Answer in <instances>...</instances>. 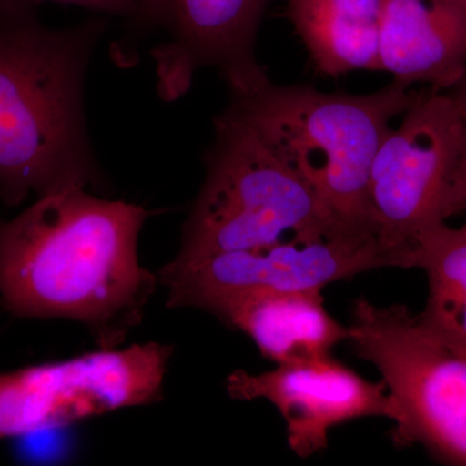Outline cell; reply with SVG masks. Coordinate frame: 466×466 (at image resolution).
Masks as SVG:
<instances>
[{"mask_svg": "<svg viewBox=\"0 0 466 466\" xmlns=\"http://www.w3.org/2000/svg\"><path fill=\"white\" fill-rule=\"evenodd\" d=\"M152 211L66 189L0 218V306L17 318H61L116 349L140 324L157 278L137 241Z\"/></svg>", "mask_w": 466, "mask_h": 466, "instance_id": "6da1fadb", "label": "cell"}, {"mask_svg": "<svg viewBox=\"0 0 466 466\" xmlns=\"http://www.w3.org/2000/svg\"><path fill=\"white\" fill-rule=\"evenodd\" d=\"M108 25L94 14L52 29L34 5H0V198L8 207L100 186L85 87Z\"/></svg>", "mask_w": 466, "mask_h": 466, "instance_id": "7a4b0ae2", "label": "cell"}, {"mask_svg": "<svg viewBox=\"0 0 466 466\" xmlns=\"http://www.w3.org/2000/svg\"><path fill=\"white\" fill-rule=\"evenodd\" d=\"M419 94L397 81L367 95L268 81L231 92L227 108L308 184L337 222L376 231L368 204L370 167L392 119Z\"/></svg>", "mask_w": 466, "mask_h": 466, "instance_id": "3957f363", "label": "cell"}, {"mask_svg": "<svg viewBox=\"0 0 466 466\" xmlns=\"http://www.w3.org/2000/svg\"><path fill=\"white\" fill-rule=\"evenodd\" d=\"M204 161L207 174L177 256L262 249L348 226L227 106L214 118Z\"/></svg>", "mask_w": 466, "mask_h": 466, "instance_id": "277c9868", "label": "cell"}, {"mask_svg": "<svg viewBox=\"0 0 466 466\" xmlns=\"http://www.w3.org/2000/svg\"><path fill=\"white\" fill-rule=\"evenodd\" d=\"M368 204L380 244L401 268L422 232L466 213V112L449 91H420L386 134Z\"/></svg>", "mask_w": 466, "mask_h": 466, "instance_id": "5b68a950", "label": "cell"}, {"mask_svg": "<svg viewBox=\"0 0 466 466\" xmlns=\"http://www.w3.org/2000/svg\"><path fill=\"white\" fill-rule=\"evenodd\" d=\"M349 341L381 373L398 407L392 441L421 444L438 461L466 466V357L438 341L403 305L358 299Z\"/></svg>", "mask_w": 466, "mask_h": 466, "instance_id": "8992f818", "label": "cell"}, {"mask_svg": "<svg viewBox=\"0 0 466 466\" xmlns=\"http://www.w3.org/2000/svg\"><path fill=\"white\" fill-rule=\"evenodd\" d=\"M171 352L148 342L0 373V440L153 403Z\"/></svg>", "mask_w": 466, "mask_h": 466, "instance_id": "52a82bcc", "label": "cell"}, {"mask_svg": "<svg viewBox=\"0 0 466 466\" xmlns=\"http://www.w3.org/2000/svg\"><path fill=\"white\" fill-rule=\"evenodd\" d=\"M380 267H394L372 229L339 226L312 238H293L262 249L182 257L162 267L168 308L204 309L235 291L324 289Z\"/></svg>", "mask_w": 466, "mask_h": 466, "instance_id": "ba28073f", "label": "cell"}, {"mask_svg": "<svg viewBox=\"0 0 466 466\" xmlns=\"http://www.w3.org/2000/svg\"><path fill=\"white\" fill-rule=\"evenodd\" d=\"M227 392L236 400L271 401L299 458L327 449L333 426L361 417H386L394 424L400 420V407L385 382L368 381L330 354L278 364L260 375L235 370L227 379Z\"/></svg>", "mask_w": 466, "mask_h": 466, "instance_id": "9c48e42d", "label": "cell"}, {"mask_svg": "<svg viewBox=\"0 0 466 466\" xmlns=\"http://www.w3.org/2000/svg\"><path fill=\"white\" fill-rule=\"evenodd\" d=\"M272 0H174L168 39L152 52L159 96L180 99L202 66L216 67L231 92L269 81L256 57L260 21Z\"/></svg>", "mask_w": 466, "mask_h": 466, "instance_id": "30bf717a", "label": "cell"}, {"mask_svg": "<svg viewBox=\"0 0 466 466\" xmlns=\"http://www.w3.org/2000/svg\"><path fill=\"white\" fill-rule=\"evenodd\" d=\"M380 70L408 87L458 86L466 76V0H388Z\"/></svg>", "mask_w": 466, "mask_h": 466, "instance_id": "8fae6325", "label": "cell"}, {"mask_svg": "<svg viewBox=\"0 0 466 466\" xmlns=\"http://www.w3.org/2000/svg\"><path fill=\"white\" fill-rule=\"evenodd\" d=\"M202 309L247 334L276 364L324 357L349 341L350 328L327 311L319 288L235 291L211 299Z\"/></svg>", "mask_w": 466, "mask_h": 466, "instance_id": "7c38bea8", "label": "cell"}, {"mask_svg": "<svg viewBox=\"0 0 466 466\" xmlns=\"http://www.w3.org/2000/svg\"><path fill=\"white\" fill-rule=\"evenodd\" d=\"M288 17L319 72L339 76L380 70L388 0H284Z\"/></svg>", "mask_w": 466, "mask_h": 466, "instance_id": "4fadbf2b", "label": "cell"}, {"mask_svg": "<svg viewBox=\"0 0 466 466\" xmlns=\"http://www.w3.org/2000/svg\"><path fill=\"white\" fill-rule=\"evenodd\" d=\"M424 269L429 293L419 321L438 341L466 357V222L441 223L417 238L410 268Z\"/></svg>", "mask_w": 466, "mask_h": 466, "instance_id": "5bb4252c", "label": "cell"}, {"mask_svg": "<svg viewBox=\"0 0 466 466\" xmlns=\"http://www.w3.org/2000/svg\"><path fill=\"white\" fill-rule=\"evenodd\" d=\"M12 3L34 5V7L42 3L76 5L91 11L92 14L127 18L131 24L137 16V0H0V5H12Z\"/></svg>", "mask_w": 466, "mask_h": 466, "instance_id": "9a60e30c", "label": "cell"}, {"mask_svg": "<svg viewBox=\"0 0 466 466\" xmlns=\"http://www.w3.org/2000/svg\"><path fill=\"white\" fill-rule=\"evenodd\" d=\"M137 16L133 23L134 29L140 33L158 27L168 29L173 17L174 0H137Z\"/></svg>", "mask_w": 466, "mask_h": 466, "instance_id": "2e32d148", "label": "cell"}, {"mask_svg": "<svg viewBox=\"0 0 466 466\" xmlns=\"http://www.w3.org/2000/svg\"><path fill=\"white\" fill-rule=\"evenodd\" d=\"M449 92L464 108H466V76L458 86L451 88Z\"/></svg>", "mask_w": 466, "mask_h": 466, "instance_id": "e0dca14e", "label": "cell"}, {"mask_svg": "<svg viewBox=\"0 0 466 466\" xmlns=\"http://www.w3.org/2000/svg\"><path fill=\"white\" fill-rule=\"evenodd\" d=\"M460 106H461V104H460ZM462 108H464V106H462ZM464 109H465V112H466V108H464Z\"/></svg>", "mask_w": 466, "mask_h": 466, "instance_id": "ac0fdd59", "label": "cell"}]
</instances>
